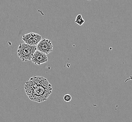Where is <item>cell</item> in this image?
<instances>
[{
	"label": "cell",
	"instance_id": "cell-1",
	"mask_svg": "<svg viewBox=\"0 0 132 122\" xmlns=\"http://www.w3.org/2000/svg\"><path fill=\"white\" fill-rule=\"evenodd\" d=\"M29 98L37 102L46 101L52 92V85L44 77L35 76L27 81L24 85Z\"/></svg>",
	"mask_w": 132,
	"mask_h": 122
},
{
	"label": "cell",
	"instance_id": "cell-2",
	"mask_svg": "<svg viewBox=\"0 0 132 122\" xmlns=\"http://www.w3.org/2000/svg\"><path fill=\"white\" fill-rule=\"evenodd\" d=\"M37 50V46L30 45L26 43H21L17 50L19 58L23 62L32 60L33 55Z\"/></svg>",
	"mask_w": 132,
	"mask_h": 122
},
{
	"label": "cell",
	"instance_id": "cell-3",
	"mask_svg": "<svg viewBox=\"0 0 132 122\" xmlns=\"http://www.w3.org/2000/svg\"><path fill=\"white\" fill-rule=\"evenodd\" d=\"M37 50L46 55L52 52L53 51V45L51 41L48 39H43L38 44Z\"/></svg>",
	"mask_w": 132,
	"mask_h": 122
},
{
	"label": "cell",
	"instance_id": "cell-4",
	"mask_svg": "<svg viewBox=\"0 0 132 122\" xmlns=\"http://www.w3.org/2000/svg\"><path fill=\"white\" fill-rule=\"evenodd\" d=\"M22 40L25 43L30 45L37 46L42 39V36L34 32H30L27 34L24 35Z\"/></svg>",
	"mask_w": 132,
	"mask_h": 122
},
{
	"label": "cell",
	"instance_id": "cell-5",
	"mask_svg": "<svg viewBox=\"0 0 132 122\" xmlns=\"http://www.w3.org/2000/svg\"><path fill=\"white\" fill-rule=\"evenodd\" d=\"M32 61V62L35 64L40 65L48 62V56L46 54L43 53L37 50L33 55Z\"/></svg>",
	"mask_w": 132,
	"mask_h": 122
},
{
	"label": "cell",
	"instance_id": "cell-6",
	"mask_svg": "<svg viewBox=\"0 0 132 122\" xmlns=\"http://www.w3.org/2000/svg\"><path fill=\"white\" fill-rule=\"evenodd\" d=\"M75 22L79 25H82L84 23L85 20L82 18V15L81 14H79L76 16Z\"/></svg>",
	"mask_w": 132,
	"mask_h": 122
},
{
	"label": "cell",
	"instance_id": "cell-7",
	"mask_svg": "<svg viewBox=\"0 0 132 122\" xmlns=\"http://www.w3.org/2000/svg\"><path fill=\"white\" fill-rule=\"evenodd\" d=\"M63 100L66 102H70L71 100V96L69 94H66L63 96Z\"/></svg>",
	"mask_w": 132,
	"mask_h": 122
},
{
	"label": "cell",
	"instance_id": "cell-8",
	"mask_svg": "<svg viewBox=\"0 0 132 122\" xmlns=\"http://www.w3.org/2000/svg\"><path fill=\"white\" fill-rule=\"evenodd\" d=\"M87 1H91V0H87Z\"/></svg>",
	"mask_w": 132,
	"mask_h": 122
}]
</instances>
